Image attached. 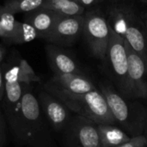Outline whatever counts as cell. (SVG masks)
<instances>
[{
    "label": "cell",
    "mask_w": 147,
    "mask_h": 147,
    "mask_svg": "<svg viewBox=\"0 0 147 147\" xmlns=\"http://www.w3.org/2000/svg\"><path fill=\"white\" fill-rule=\"evenodd\" d=\"M11 133L20 146L47 147L51 141L49 125L39 104L33 84H25Z\"/></svg>",
    "instance_id": "6da1fadb"
},
{
    "label": "cell",
    "mask_w": 147,
    "mask_h": 147,
    "mask_svg": "<svg viewBox=\"0 0 147 147\" xmlns=\"http://www.w3.org/2000/svg\"><path fill=\"white\" fill-rule=\"evenodd\" d=\"M103 94L116 125L131 137L143 135L147 121V109L140 103L122 96L109 84H101L98 88Z\"/></svg>",
    "instance_id": "7a4b0ae2"
},
{
    "label": "cell",
    "mask_w": 147,
    "mask_h": 147,
    "mask_svg": "<svg viewBox=\"0 0 147 147\" xmlns=\"http://www.w3.org/2000/svg\"><path fill=\"white\" fill-rule=\"evenodd\" d=\"M46 90V89H45ZM59 98L71 112L96 124H116L108 102L97 88L83 94H71L55 90H46Z\"/></svg>",
    "instance_id": "3957f363"
},
{
    "label": "cell",
    "mask_w": 147,
    "mask_h": 147,
    "mask_svg": "<svg viewBox=\"0 0 147 147\" xmlns=\"http://www.w3.org/2000/svg\"><path fill=\"white\" fill-rule=\"evenodd\" d=\"M109 27L147 64V33L145 22L128 7L113 8L107 20Z\"/></svg>",
    "instance_id": "277c9868"
},
{
    "label": "cell",
    "mask_w": 147,
    "mask_h": 147,
    "mask_svg": "<svg viewBox=\"0 0 147 147\" xmlns=\"http://www.w3.org/2000/svg\"><path fill=\"white\" fill-rule=\"evenodd\" d=\"M109 31V40L104 61L109 67L115 90L122 96L133 99L128 78V60L125 40L110 27Z\"/></svg>",
    "instance_id": "5b68a950"
},
{
    "label": "cell",
    "mask_w": 147,
    "mask_h": 147,
    "mask_svg": "<svg viewBox=\"0 0 147 147\" xmlns=\"http://www.w3.org/2000/svg\"><path fill=\"white\" fill-rule=\"evenodd\" d=\"M83 34L93 56L104 60L109 40V26L100 13L92 11L84 16Z\"/></svg>",
    "instance_id": "8992f818"
},
{
    "label": "cell",
    "mask_w": 147,
    "mask_h": 147,
    "mask_svg": "<svg viewBox=\"0 0 147 147\" xmlns=\"http://www.w3.org/2000/svg\"><path fill=\"white\" fill-rule=\"evenodd\" d=\"M65 147H102L97 124L76 115L64 130Z\"/></svg>",
    "instance_id": "52a82bcc"
},
{
    "label": "cell",
    "mask_w": 147,
    "mask_h": 147,
    "mask_svg": "<svg viewBox=\"0 0 147 147\" xmlns=\"http://www.w3.org/2000/svg\"><path fill=\"white\" fill-rule=\"evenodd\" d=\"M37 98L49 127L55 132H64L72 118L71 111L59 98L45 89L39 92Z\"/></svg>",
    "instance_id": "ba28073f"
},
{
    "label": "cell",
    "mask_w": 147,
    "mask_h": 147,
    "mask_svg": "<svg viewBox=\"0 0 147 147\" xmlns=\"http://www.w3.org/2000/svg\"><path fill=\"white\" fill-rule=\"evenodd\" d=\"M14 15L4 6H0V37L15 44L27 43L39 39L37 32L30 24L17 21Z\"/></svg>",
    "instance_id": "9c48e42d"
},
{
    "label": "cell",
    "mask_w": 147,
    "mask_h": 147,
    "mask_svg": "<svg viewBox=\"0 0 147 147\" xmlns=\"http://www.w3.org/2000/svg\"><path fill=\"white\" fill-rule=\"evenodd\" d=\"M84 22V16L83 15L62 16L45 40L59 47L71 46L83 34Z\"/></svg>",
    "instance_id": "30bf717a"
},
{
    "label": "cell",
    "mask_w": 147,
    "mask_h": 147,
    "mask_svg": "<svg viewBox=\"0 0 147 147\" xmlns=\"http://www.w3.org/2000/svg\"><path fill=\"white\" fill-rule=\"evenodd\" d=\"M125 47L127 53L128 78L133 99H147V64L126 41Z\"/></svg>",
    "instance_id": "8fae6325"
},
{
    "label": "cell",
    "mask_w": 147,
    "mask_h": 147,
    "mask_svg": "<svg viewBox=\"0 0 147 147\" xmlns=\"http://www.w3.org/2000/svg\"><path fill=\"white\" fill-rule=\"evenodd\" d=\"M46 90H55L71 94H83L97 89L85 75L81 74H54L44 85Z\"/></svg>",
    "instance_id": "7c38bea8"
},
{
    "label": "cell",
    "mask_w": 147,
    "mask_h": 147,
    "mask_svg": "<svg viewBox=\"0 0 147 147\" xmlns=\"http://www.w3.org/2000/svg\"><path fill=\"white\" fill-rule=\"evenodd\" d=\"M46 53L50 67L54 74H81L84 75L74 59L59 46L48 44Z\"/></svg>",
    "instance_id": "4fadbf2b"
},
{
    "label": "cell",
    "mask_w": 147,
    "mask_h": 147,
    "mask_svg": "<svg viewBox=\"0 0 147 147\" xmlns=\"http://www.w3.org/2000/svg\"><path fill=\"white\" fill-rule=\"evenodd\" d=\"M62 16L48 9L40 8L25 14L24 22L30 24L37 32L39 39L45 40Z\"/></svg>",
    "instance_id": "5bb4252c"
},
{
    "label": "cell",
    "mask_w": 147,
    "mask_h": 147,
    "mask_svg": "<svg viewBox=\"0 0 147 147\" xmlns=\"http://www.w3.org/2000/svg\"><path fill=\"white\" fill-rule=\"evenodd\" d=\"M3 70V79L16 81L22 84H33L40 81V77L35 73L31 65L25 59H19L17 63Z\"/></svg>",
    "instance_id": "9a60e30c"
},
{
    "label": "cell",
    "mask_w": 147,
    "mask_h": 147,
    "mask_svg": "<svg viewBox=\"0 0 147 147\" xmlns=\"http://www.w3.org/2000/svg\"><path fill=\"white\" fill-rule=\"evenodd\" d=\"M97 129L102 147H117L133 138L116 124H97Z\"/></svg>",
    "instance_id": "2e32d148"
},
{
    "label": "cell",
    "mask_w": 147,
    "mask_h": 147,
    "mask_svg": "<svg viewBox=\"0 0 147 147\" xmlns=\"http://www.w3.org/2000/svg\"><path fill=\"white\" fill-rule=\"evenodd\" d=\"M42 8L65 16H81L84 13V8L77 0H45Z\"/></svg>",
    "instance_id": "e0dca14e"
},
{
    "label": "cell",
    "mask_w": 147,
    "mask_h": 147,
    "mask_svg": "<svg viewBox=\"0 0 147 147\" xmlns=\"http://www.w3.org/2000/svg\"><path fill=\"white\" fill-rule=\"evenodd\" d=\"M45 0H7L3 5L13 14L29 13L43 7Z\"/></svg>",
    "instance_id": "ac0fdd59"
},
{
    "label": "cell",
    "mask_w": 147,
    "mask_h": 147,
    "mask_svg": "<svg viewBox=\"0 0 147 147\" xmlns=\"http://www.w3.org/2000/svg\"><path fill=\"white\" fill-rule=\"evenodd\" d=\"M117 147H147V141L144 135L133 137L129 141Z\"/></svg>",
    "instance_id": "d6986e66"
},
{
    "label": "cell",
    "mask_w": 147,
    "mask_h": 147,
    "mask_svg": "<svg viewBox=\"0 0 147 147\" xmlns=\"http://www.w3.org/2000/svg\"><path fill=\"white\" fill-rule=\"evenodd\" d=\"M6 141V123L3 115L0 109V147L3 146Z\"/></svg>",
    "instance_id": "ffe728a7"
},
{
    "label": "cell",
    "mask_w": 147,
    "mask_h": 147,
    "mask_svg": "<svg viewBox=\"0 0 147 147\" xmlns=\"http://www.w3.org/2000/svg\"><path fill=\"white\" fill-rule=\"evenodd\" d=\"M4 96V79H3V70L0 64V102L3 101Z\"/></svg>",
    "instance_id": "44dd1931"
},
{
    "label": "cell",
    "mask_w": 147,
    "mask_h": 147,
    "mask_svg": "<svg viewBox=\"0 0 147 147\" xmlns=\"http://www.w3.org/2000/svg\"><path fill=\"white\" fill-rule=\"evenodd\" d=\"M84 9L86 7H90L93 5H96L99 3H102L104 0H77Z\"/></svg>",
    "instance_id": "7402d4cb"
},
{
    "label": "cell",
    "mask_w": 147,
    "mask_h": 147,
    "mask_svg": "<svg viewBox=\"0 0 147 147\" xmlns=\"http://www.w3.org/2000/svg\"><path fill=\"white\" fill-rule=\"evenodd\" d=\"M3 52L2 47H0V64H1V62L3 61Z\"/></svg>",
    "instance_id": "603a6c76"
},
{
    "label": "cell",
    "mask_w": 147,
    "mask_h": 147,
    "mask_svg": "<svg viewBox=\"0 0 147 147\" xmlns=\"http://www.w3.org/2000/svg\"><path fill=\"white\" fill-rule=\"evenodd\" d=\"M143 135L145 136V138H146V141H147V121H146V126H145V129H144Z\"/></svg>",
    "instance_id": "cb8c5ba5"
},
{
    "label": "cell",
    "mask_w": 147,
    "mask_h": 147,
    "mask_svg": "<svg viewBox=\"0 0 147 147\" xmlns=\"http://www.w3.org/2000/svg\"><path fill=\"white\" fill-rule=\"evenodd\" d=\"M145 22V25H146V33H147V18L144 21Z\"/></svg>",
    "instance_id": "d4e9b609"
},
{
    "label": "cell",
    "mask_w": 147,
    "mask_h": 147,
    "mask_svg": "<svg viewBox=\"0 0 147 147\" xmlns=\"http://www.w3.org/2000/svg\"><path fill=\"white\" fill-rule=\"evenodd\" d=\"M141 2H143V3H147V0H140Z\"/></svg>",
    "instance_id": "484cf974"
},
{
    "label": "cell",
    "mask_w": 147,
    "mask_h": 147,
    "mask_svg": "<svg viewBox=\"0 0 147 147\" xmlns=\"http://www.w3.org/2000/svg\"><path fill=\"white\" fill-rule=\"evenodd\" d=\"M0 36H1V24H0Z\"/></svg>",
    "instance_id": "4316f807"
}]
</instances>
